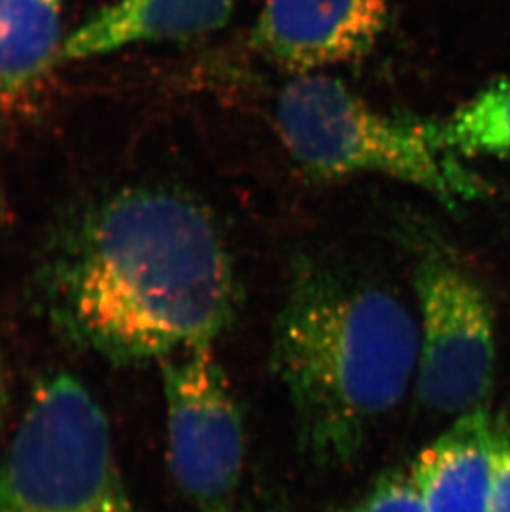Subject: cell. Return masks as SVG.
I'll return each mask as SVG.
<instances>
[{"mask_svg":"<svg viewBox=\"0 0 510 512\" xmlns=\"http://www.w3.org/2000/svg\"><path fill=\"white\" fill-rule=\"evenodd\" d=\"M60 339L116 367L212 345L236 319L239 289L203 204L164 188H125L82 209L35 274Z\"/></svg>","mask_w":510,"mask_h":512,"instance_id":"cell-1","label":"cell"},{"mask_svg":"<svg viewBox=\"0 0 510 512\" xmlns=\"http://www.w3.org/2000/svg\"><path fill=\"white\" fill-rule=\"evenodd\" d=\"M418 320L393 290L323 262H297L270 337V365L302 455L340 469L416 378Z\"/></svg>","mask_w":510,"mask_h":512,"instance_id":"cell-2","label":"cell"},{"mask_svg":"<svg viewBox=\"0 0 510 512\" xmlns=\"http://www.w3.org/2000/svg\"><path fill=\"white\" fill-rule=\"evenodd\" d=\"M275 123L290 156L315 178L380 174L421 189L451 211L491 193L436 140L431 120L378 112L320 72L285 85Z\"/></svg>","mask_w":510,"mask_h":512,"instance_id":"cell-3","label":"cell"},{"mask_svg":"<svg viewBox=\"0 0 510 512\" xmlns=\"http://www.w3.org/2000/svg\"><path fill=\"white\" fill-rule=\"evenodd\" d=\"M0 512H141L105 411L72 375L37 383L0 463Z\"/></svg>","mask_w":510,"mask_h":512,"instance_id":"cell-4","label":"cell"},{"mask_svg":"<svg viewBox=\"0 0 510 512\" xmlns=\"http://www.w3.org/2000/svg\"><path fill=\"white\" fill-rule=\"evenodd\" d=\"M408 236L418 302L419 403L451 416L487 406L496 370L491 300L438 232L414 224Z\"/></svg>","mask_w":510,"mask_h":512,"instance_id":"cell-5","label":"cell"},{"mask_svg":"<svg viewBox=\"0 0 510 512\" xmlns=\"http://www.w3.org/2000/svg\"><path fill=\"white\" fill-rule=\"evenodd\" d=\"M159 367L174 481L198 512H239L246 430L214 348H188L164 358Z\"/></svg>","mask_w":510,"mask_h":512,"instance_id":"cell-6","label":"cell"},{"mask_svg":"<svg viewBox=\"0 0 510 512\" xmlns=\"http://www.w3.org/2000/svg\"><path fill=\"white\" fill-rule=\"evenodd\" d=\"M393 0H265L255 47L287 72L305 75L355 62L375 47Z\"/></svg>","mask_w":510,"mask_h":512,"instance_id":"cell-7","label":"cell"},{"mask_svg":"<svg viewBox=\"0 0 510 512\" xmlns=\"http://www.w3.org/2000/svg\"><path fill=\"white\" fill-rule=\"evenodd\" d=\"M236 0H116L68 35L62 60L111 54L130 45L189 40L222 29Z\"/></svg>","mask_w":510,"mask_h":512,"instance_id":"cell-8","label":"cell"},{"mask_svg":"<svg viewBox=\"0 0 510 512\" xmlns=\"http://www.w3.org/2000/svg\"><path fill=\"white\" fill-rule=\"evenodd\" d=\"M491 413L479 406L456 416L431 441L409 473L429 512H489Z\"/></svg>","mask_w":510,"mask_h":512,"instance_id":"cell-9","label":"cell"},{"mask_svg":"<svg viewBox=\"0 0 510 512\" xmlns=\"http://www.w3.org/2000/svg\"><path fill=\"white\" fill-rule=\"evenodd\" d=\"M65 0H0V92L32 87L62 58Z\"/></svg>","mask_w":510,"mask_h":512,"instance_id":"cell-10","label":"cell"},{"mask_svg":"<svg viewBox=\"0 0 510 512\" xmlns=\"http://www.w3.org/2000/svg\"><path fill=\"white\" fill-rule=\"evenodd\" d=\"M431 123L436 140L461 160L510 161V77L494 80Z\"/></svg>","mask_w":510,"mask_h":512,"instance_id":"cell-11","label":"cell"},{"mask_svg":"<svg viewBox=\"0 0 510 512\" xmlns=\"http://www.w3.org/2000/svg\"><path fill=\"white\" fill-rule=\"evenodd\" d=\"M338 512H429L414 483L403 469H390L380 474L365 493Z\"/></svg>","mask_w":510,"mask_h":512,"instance_id":"cell-12","label":"cell"},{"mask_svg":"<svg viewBox=\"0 0 510 512\" xmlns=\"http://www.w3.org/2000/svg\"><path fill=\"white\" fill-rule=\"evenodd\" d=\"M489 463V512H510V406H504L496 415L491 416Z\"/></svg>","mask_w":510,"mask_h":512,"instance_id":"cell-13","label":"cell"},{"mask_svg":"<svg viewBox=\"0 0 510 512\" xmlns=\"http://www.w3.org/2000/svg\"><path fill=\"white\" fill-rule=\"evenodd\" d=\"M10 380L9 367L5 363L4 353L0 350V430L4 426L5 416L9 413L10 408Z\"/></svg>","mask_w":510,"mask_h":512,"instance_id":"cell-14","label":"cell"},{"mask_svg":"<svg viewBox=\"0 0 510 512\" xmlns=\"http://www.w3.org/2000/svg\"><path fill=\"white\" fill-rule=\"evenodd\" d=\"M262 512H292L289 506L285 503V499L282 496H270L269 499H265L264 506H262Z\"/></svg>","mask_w":510,"mask_h":512,"instance_id":"cell-15","label":"cell"}]
</instances>
